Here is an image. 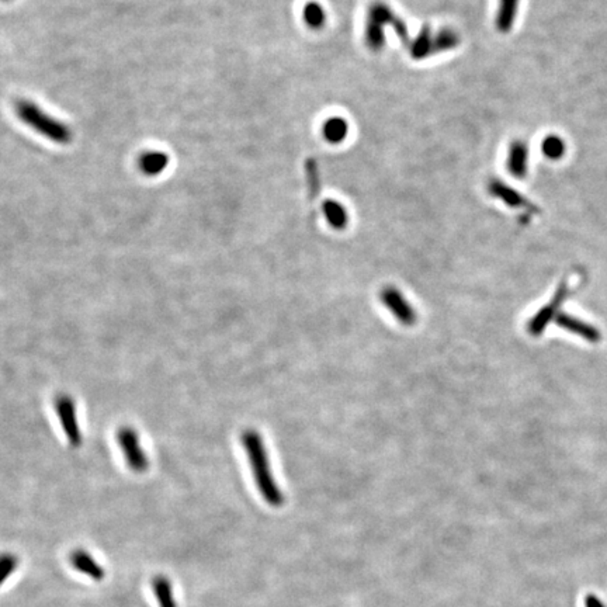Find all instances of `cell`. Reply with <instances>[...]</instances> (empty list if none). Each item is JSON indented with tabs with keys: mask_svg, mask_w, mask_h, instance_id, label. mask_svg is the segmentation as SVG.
Returning a JSON list of instances; mask_svg holds the SVG:
<instances>
[{
	"mask_svg": "<svg viewBox=\"0 0 607 607\" xmlns=\"http://www.w3.org/2000/svg\"><path fill=\"white\" fill-rule=\"evenodd\" d=\"M302 19L312 30H320L327 23V13L322 5L318 2H308L302 9Z\"/></svg>",
	"mask_w": 607,
	"mask_h": 607,
	"instance_id": "16",
	"label": "cell"
},
{
	"mask_svg": "<svg viewBox=\"0 0 607 607\" xmlns=\"http://www.w3.org/2000/svg\"><path fill=\"white\" fill-rule=\"evenodd\" d=\"M460 44V35L451 28H443L433 37V55L454 50Z\"/></svg>",
	"mask_w": 607,
	"mask_h": 607,
	"instance_id": "17",
	"label": "cell"
},
{
	"mask_svg": "<svg viewBox=\"0 0 607 607\" xmlns=\"http://www.w3.org/2000/svg\"><path fill=\"white\" fill-rule=\"evenodd\" d=\"M433 32L429 27H423L416 39L411 43L409 51L413 59H424L433 55Z\"/></svg>",
	"mask_w": 607,
	"mask_h": 607,
	"instance_id": "11",
	"label": "cell"
},
{
	"mask_svg": "<svg viewBox=\"0 0 607 607\" xmlns=\"http://www.w3.org/2000/svg\"><path fill=\"white\" fill-rule=\"evenodd\" d=\"M367 20L375 21L384 27L391 25L394 27L397 31V35L401 39L402 43L408 44L409 43V35H408V27L405 24V21H402L392 9L384 3V2H374L367 12Z\"/></svg>",
	"mask_w": 607,
	"mask_h": 607,
	"instance_id": "7",
	"label": "cell"
},
{
	"mask_svg": "<svg viewBox=\"0 0 607 607\" xmlns=\"http://www.w3.org/2000/svg\"><path fill=\"white\" fill-rule=\"evenodd\" d=\"M240 443L247 455L249 464H251L256 486L263 499L273 508L282 506L284 495L274 480L262 435L254 429H246L240 435Z\"/></svg>",
	"mask_w": 607,
	"mask_h": 607,
	"instance_id": "1",
	"label": "cell"
},
{
	"mask_svg": "<svg viewBox=\"0 0 607 607\" xmlns=\"http://www.w3.org/2000/svg\"><path fill=\"white\" fill-rule=\"evenodd\" d=\"M519 6L520 0H499L497 14L495 19V25L497 31L506 34L513 28L516 17L519 14Z\"/></svg>",
	"mask_w": 607,
	"mask_h": 607,
	"instance_id": "10",
	"label": "cell"
},
{
	"mask_svg": "<svg viewBox=\"0 0 607 607\" xmlns=\"http://www.w3.org/2000/svg\"><path fill=\"white\" fill-rule=\"evenodd\" d=\"M72 566L81 574L92 578L93 581H103L105 577L104 568L83 548H76L69 557Z\"/></svg>",
	"mask_w": 607,
	"mask_h": 607,
	"instance_id": "9",
	"label": "cell"
},
{
	"mask_svg": "<svg viewBox=\"0 0 607 607\" xmlns=\"http://www.w3.org/2000/svg\"><path fill=\"white\" fill-rule=\"evenodd\" d=\"M16 114L25 125L37 131L44 138L55 142V144L66 145L72 141L74 134L69 125L51 117L30 100H20L16 104Z\"/></svg>",
	"mask_w": 607,
	"mask_h": 607,
	"instance_id": "2",
	"label": "cell"
},
{
	"mask_svg": "<svg viewBox=\"0 0 607 607\" xmlns=\"http://www.w3.org/2000/svg\"><path fill=\"white\" fill-rule=\"evenodd\" d=\"M543 155L550 161H561L566 154V142L558 135H548L542 144Z\"/></svg>",
	"mask_w": 607,
	"mask_h": 607,
	"instance_id": "18",
	"label": "cell"
},
{
	"mask_svg": "<svg viewBox=\"0 0 607 607\" xmlns=\"http://www.w3.org/2000/svg\"><path fill=\"white\" fill-rule=\"evenodd\" d=\"M488 190L492 197L501 200L504 204H506L512 208H523V209L528 211L530 216H533L531 212H539V208L535 207L534 204H531V201H528L524 196H522L519 192H516L509 185L504 183L502 181H499V178H493V181L488 185Z\"/></svg>",
	"mask_w": 607,
	"mask_h": 607,
	"instance_id": "6",
	"label": "cell"
},
{
	"mask_svg": "<svg viewBox=\"0 0 607 607\" xmlns=\"http://www.w3.org/2000/svg\"><path fill=\"white\" fill-rule=\"evenodd\" d=\"M364 37L367 47L371 51H381L385 45V27L375 21L367 20Z\"/></svg>",
	"mask_w": 607,
	"mask_h": 607,
	"instance_id": "19",
	"label": "cell"
},
{
	"mask_svg": "<svg viewBox=\"0 0 607 607\" xmlns=\"http://www.w3.org/2000/svg\"><path fill=\"white\" fill-rule=\"evenodd\" d=\"M19 566V558L12 553L0 555V586H2Z\"/></svg>",
	"mask_w": 607,
	"mask_h": 607,
	"instance_id": "21",
	"label": "cell"
},
{
	"mask_svg": "<svg viewBox=\"0 0 607 607\" xmlns=\"http://www.w3.org/2000/svg\"><path fill=\"white\" fill-rule=\"evenodd\" d=\"M152 590L159 607H177L173 586L169 578L159 575L152 579Z\"/></svg>",
	"mask_w": 607,
	"mask_h": 607,
	"instance_id": "15",
	"label": "cell"
},
{
	"mask_svg": "<svg viewBox=\"0 0 607 607\" xmlns=\"http://www.w3.org/2000/svg\"><path fill=\"white\" fill-rule=\"evenodd\" d=\"M167 163H169V158L166 154L151 151L141 155L138 166L141 172L147 176H158L166 169Z\"/></svg>",
	"mask_w": 607,
	"mask_h": 607,
	"instance_id": "13",
	"label": "cell"
},
{
	"mask_svg": "<svg viewBox=\"0 0 607 607\" xmlns=\"http://www.w3.org/2000/svg\"><path fill=\"white\" fill-rule=\"evenodd\" d=\"M117 443L125 458L127 466L138 474L145 473L150 467V457L141 444L139 433L132 426H121L117 432Z\"/></svg>",
	"mask_w": 607,
	"mask_h": 607,
	"instance_id": "3",
	"label": "cell"
},
{
	"mask_svg": "<svg viewBox=\"0 0 607 607\" xmlns=\"http://www.w3.org/2000/svg\"><path fill=\"white\" fill-rule=\"evenodd\" d=\"M349 134V123L343 117H331L322 124V135L329 144H340Z\"/></svg>",
	"mask_w": 607,
	"mask_h": 607,
	"instance_id": "14",
	"label": "cell"
},
{
	"mask_svg": "<svg viewBox=\"0 0 607 607\" xmlns=\"http://www.w3.org/2000/svg\"><path fill=\"white\" fill-rule=\"evenodd\" d=\"M380 301L400 324L405 327H413L416 324L418 315L413 307L397 287H392V285L384 287L380 291Z\"/></svg>",
	"mask_w": 607,
	"mask_h": 607,
	"instance_id": "5",
	"label": "cell"
},
{
	"mask_svg": "<svg viewBox=\"0 0 607 607\" xmlns=\"http://www.w3.org/2000/svg\"><path fill=\"white\" fill-rule=\"evenodd\" d=\"M322 211L328 224L338 231H342L347 227L349 214L339 201L336 200H325L322 204Z\"/></svg>",
	"mask_w": 607,
	"mask_h": 607,
	"instance_id": "12",
	"label": "cell"
},
{
	"mask_svg": "<svg viewBox=\"0 0 607 607\" xmlns=\"http://www.w3.org/2000/svg\"><path fill=\"white\" fill-rule=\"evenodd\" d=\"M508 170L516 178H524L528 173L530 151L524 141H513L508 152Z\"/></svg>",
	"mask_w": 607,
	"mask_h": 607,
	"instance_id": "8",
	"label": "cell"
},
{
	"mask_svg": "<svg viewBox=\"0 0 607 607\" xmlns=\"http://www.w3.org/2000/svg\"><path fill=\"white\" fill-rule=\"evenodd\" d=\"M584 604H585V607H606L604 603H603L597 596H595V595H592V593H589V595L585 597Z\"/></svg>",
	"mask_w": 607,
	"mask_h": 607,
	"instance_id": "22",
	"label": "cell"
},
{
	"mask_svg": "<svg viewBox=\"0 0 607 607\" xmlns=\"http://www.w3.org/2000/svg\"><path fill=\"white\" fill-rule=\"evenodd\" d=\"M54 409L62 426V431L70 446L79 447L83 442L81 424L76 413V404L66 394H59L54 398Z\"/></svg>",
	"mask_w": 607,
	"mask_h": 607,
	"instance_id": "4",
	"label": "cell"
},
{
	"mask_svg": "<svg viewBox=\"0 0 607 607\" xmlns=\"http://www.w3.org/2000/svg\"><path fill=\"white\" fill-rule=\"evenodd\" d=\"M558 324L562 325L561 328H565V329H568V331H570V332H574V333H577V335H581V336H584V338L588 339V340L595 342V340L599 339V333H597V331H595L592 327L585 325L584 322H581V320H578V319H575V318L564 316L562 319H559V322H558Z\"/></svg>",
	"mask_w": 607,
	"mask_h": 607,
	"instance_id": "20",
	"label": "cell"
},
{
	"mask_svg": "<svg viewBox=\"0 0 607 607\" xmlns=\"http://www.w3.org/2000/svg\"><path fill=\"white\" fill-rule=\"evenodd\" d=\"M2 2H9V0H2Z\"/></svg>",
	"mask_w": 607,
	"mask_h": 607,
	"instance_id": "23",
	"label": "cell"
}]
</instances>
